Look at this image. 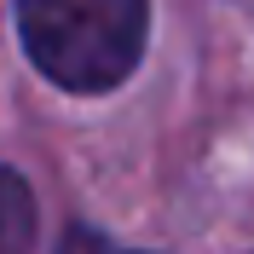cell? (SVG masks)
I'll use <instances>...</instances> for the list:
<instances>
[{
	"label": "cell",
	"instance_id": "cell-1",
	"mask_svg": "<svg viewBox=\"0 0 254 254\" xmlns=\"http://www.w3.org/2000/svg\"><path fill=\"white\" fill-rule=\"evenodd\" d=\"M150 0H17V35L35 69L69 93H104L139 69Z\"/></svg>",
	"mask_w": 254,
	"mask_h": 254
},
{
	"label": "cell",
	"instance_id": "cell-3",
	"mask_svg": "<svg viewBox=\"0 0 254 254\" xmlns=\"http://www.w3.org/2000/svg\"><path fill=\"white\" fill-rule=\"evenodd\" d=\"M69 254H133V249H110V243H87V237H75V243H69Z\"/></svg>",
	"mask_w": 254,
	"mask_h": 254
},
{
	"label": "cell",
	"instance_id": "cell-2",
	"mask_svg": "<svg viewBox=\"0 0 254 254\" xmlns=\"http://www.w3.org/2000/svg\"><path fill=\"white\" fill-rule=\"evenodd\" d=\"M0 254H35V196L12 168H0Z\"/></svg>",
	"mask_w": 254,
	"mask_h": 254
}]
</instances>
